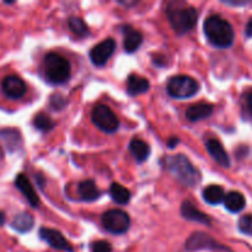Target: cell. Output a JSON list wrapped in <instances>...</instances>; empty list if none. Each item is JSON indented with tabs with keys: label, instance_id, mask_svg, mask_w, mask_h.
<instances>
[{
	"label": "cell",
	"instance_id": "obj_14",
	"mask_svg": "<svg viewBox=\"0 0 252 252\" xmlns=\"http://www.w3.org/2000/svg\"><path fill=\"white\" fill-rule=\"evenodd\" d=\"M213 113V106L207 102H199L192 105L187 108L186 117L191 122H198V121L206 120Z\"/></svg>",
	"mask_w": 252,
	"mask_h": 252
},
{
	"label": "cell",
	"instance_id": "obj_13",
	"mask_svg": "<svg viewBox=\"0 0 252 252\" xmlns=\"http://www.w3.org/2000/svg\"><path fill=\"white\" fill-rule=\"evenodd\" d=\"M207 150L211 154V157L216 160V162L218 165H220L221 167H225L228 169L230 166V158H229L228 153L225 152L224 147L221 145V143L217 139H209L207 140Z\"/></svg>",
	"mask_w": 252,
	"mask_h": 252
},
{
	"label": "cell",
	"instance_id": "obj_24",
	"mask_svg": "<svg viewBox=\"0 0 252 252\" xmlns=\"http://www.w3.org/2000/svg\"><path fill=\"white\" fill-rule=\"evenodd\" d=\"M69 27H70L71 32L78 37H80V38L86 37L89 34L88 25L80 17H70L69 19Z\"/></svg>",
	"mask_w": 252,
	"mask_h": 252
},
{
	"label": "cell",
	"instance_id": "obj_26",
	"mask_svg": "<svg viewBox=\"0 0 252 252\" xmlns=\"http://www.w3.org/2000/svg\"><path fill=\"white\" fill-rule=\"evenodd\" d=\"M239 230L245 235L252 236V214H246L239 219Z\"/></svg>",
	"mask_w": 252,
	"mask_h": 252
},
{
	"label": "cell",
	"instance_id": "obj_17",
	"mask_svg": "<svg viewBox=\"0 0 252 252\" xmlns=\"http://www.w3.org/2000/svg\"><path fill=\"white\" fill-rule=\"evenodd\" d=\"M78 193L83 201L93 202L100 197V191L93 180H85L78 185Z\"/></svg>",
	"mask_w": 252,
	"mask_h": 252
},
{
	"label": "cell",
	"instance_id": "obj_6",
	"mask_svg": "<svg viewBox=\"0 0 252 252\" xmlns=\"http://www.w3.org/2000/svg\"><path fill=\"white\" fill-rule=\"evenodd\" d=\"M93 122L106 133H113L118 129L120 121L112 110L106 105H97L93 110Z\"/></svg>",
	"mask_w": 252,
	"mask_h": 252
},
{
	"label": "cell",
	"instance_id": "obj_31",
	"mask_svg": "<svg viewBox=\"0 0 252 252\" xmlns=\"http://www.w3.org/2000/svg\"><path fill=\"white\" fill-rule=\"evenodd\" d=\"M5 223V214L2 212H0V226Z\"/></svg>",
	"mask_w": 252,
	"mask_h": 252
},
{
	"label": "cell",
	"instance_id": "obj_7",
	"mask_svg": "<svg viewBox=\"0 0 252 252\" xmlns=\"http://www.w3.org/2000/svg\"><path fill=\"white\" fill-rule=\"evenodd\" d=\"M102 224L107 231L120 235V234H125L129 229L130 219L126 212L120 211V209H111L103 213Z\"/></svg>",
	"mask_w": 252,
	"mask_h": 252
},
{
	"label": "cell",
	"instance_id": "obj_16",
	"mask_svg": "<svg viewBox=\"0 0 252 252\" xmlns=\"http://www.w3.org/2000/svg\"><path fill=\"white\" fill-rule=\"evenodd\" d=\"M150 83L148 79L139 75H129L127 79V91L130 96H137L140 94H144L149 90Z\"/></svg>",
	"mask_w": 252,
	"mask_h": 252
},
{
	"label": "cell",
	"instance_id": "obj_28",
	"mask_svg": "<svg viewBox=\"0 0 252 252\" xmlns=\"http://www.w3.org/2000/svg\"><path fill=\"white\" fill-rule=\"evenodd\" d=\"M246 106H248V110L250 111V113L252 115V90L249 91L248 94H246Z\"/></svg>",
	"mask_w": 252,
	"mask_h": 252
},
{
	"label": "cell",
	"instance_id": "obj_12",
	"mask_svg": "<svg viewBox=\"0 0 252 252\" xmlns=\"http://www.w3.org/2000/svg\"><path fill=\"white\" fill-rule=\"evenodd\" d=\"M15 185H16L17 189L21 192L25 196V198L27 199L30 204H31L33 208H37L39 206V198L37 196L36 191H34L33 186L30 182L29 177L24 174H19L16 176V180H15Z\"/></svg>",
	"mask_w": 252,
	"mask_h": 252
},
{
	"label": "cell",
	"instance_id": "obj_21",
	"mask_svg": "<svg viewBox=\"0 0 252 252\" xmlns=\"http://www.w3.org/2000/svg\"><path fill=\"white\" fill-rule=\"evenodd\" d=\"M34 224V219L31 214L26 213V212H22V213H19L12 220L11 225L12 228L15 229L19 233H27L32 229Z\"/></svg>",
	"mask_w": 252,
	"mask_h": 252
},
{
	"label": "cell",
	"instance_id": "obj_27",
	"mask_svg": "<svg viewBox=\"0 0 252 252\" xmlns=\"http://www.w3.org/2000/svg\"><path fill=\"white\" fill-rule=\"evenodd\" d=\"M91 252H112V246L105 240H98L91 245Z\"/></svg>",
	"mask_w": 252,
	"mask_h": 252
},
{
	"label": "cell",
	"instance_id": "obj_15",
	"mask_svg": "<svg viewBox=\"0 0 252 252\" xmlns=\"http://www.w3.org/2000/svg\"><path fill=\"white\" fill-rule=\"evenodd\" d=\"M181 214L185 219L197 221V223L204 224V225H211V218L207 214L202 213L199 209H197L191 202L185 201L181 206Z\"/></svg>",
	"mask_w": 252,
	"mask_h": 252
},
{
	"label": "cell",
	"instance_id": "obj_2",
	"mask_svg": "<svg viewBox=\"0 0 252 252\" xmlns=\"http://www.w3.org/2000/svg\"><path fill=\"white\" fill-rule=\"evenodd\" d=\"M165 166L185 186L193 187L201 182V172L185 155L179 154L175 157H167L165 159Z\"/></svg>",
	"mask_w": 252,
	"mask_h": 252
},
{
	"label": "cell",
	"instance_id": "obj_30",
	"mask_svg": "<svg viewBox=\"0 0 252 252\" xmlns=\"http://www.w3.org/2000/svg\"><path fill=\"white\" fill-rule=\"evenodd\" d=\"M179 142H180L179 138H172V139L170 140V142L167 143V144H169V147H170V148H174L175 145H176L177 143H179Z\"/></svg>",
	"mask_w": 252,
	"mask_h": 252
},
{
	"label": "cell",
	"instance_id": "obj_25",
	"mask_svg": "<svg viewBox=\"0 0 252 252\" xmlns=\"http://www.w3.org/2000/svg\"><path fill=\"white\" fill-rule=\"evenodd\" d=\"M33 125L34 127L38 130H41V132H49V130L53 129L56 123L53 122V120H52L49 116L44 115V113H38V115L34 117Z\"/></svg>",
	"mask_w": 252,
	"mask_h": 252
},
{
	"label": "cell",
	"instance_id": "obj_1",
	"mask_svg": "<svg viewBox=\"0 0 252 252\" xmlns=\"http://www.w3.org/2000/svg\"><path fill=\"white\" fill-rule=\"evenodd\" d=\"M204 33L213 46L228 48L234 43V30L228 20L220 15H212L204 22Z\"/></svg>",
	"mask_w": 252,
	"mask_h": 252
},
{
	"label": "cell",
	"instance_id": "obj_5",
	"mask_svg": "<svg viewBox=\"0 0 252 252\" xmlns=\"http://www.w3.org/2000/svg\"><path fill=\"white\" fill-rule=\"evenodd\" d=\"M199 85L189 75L172 76L167 83V93L175 98H189L198 93Z\"/></svg>",
	"mask_w": 252,
	"mask_h": 252
},
{
	"label": "cell",
	"instance_id": "obj_3",
	"mask_svg": "<svg viewBox=\"0 0 252 252\" xmlns=\"http://www.w3.org/2000/svg\"><path fill=\"white\" fill-rule=\"evenodd\" d=\"M166 14L172 29L179 34L191 31L198 20L197 10L187 4H170L166 9Z\"/></svg>",
	"mask_w": 252,
	"mask_h": 252
},
{
	"label": "cell",
	"instance_id": "obj_20",
	"mask_svg": "<svg viewBox=\"0 0 252 252\" xmlns=\"http://www.w3.org/2000/svg\"><path fill=\"white\" fill-rule=\"evenodd\" d=\"M129 150L138 162L145 161V160L149 158V154H150L149 145H148L144 140L137 139V138L130 142Z\"/></svg>",
	"mask_w": 252,
	"mask_h": 252
},
{
	"label": "cell",
	"instance_id": "obj_10",
	"mask_svg": "<svg viewBox=\"0 0 252 252\" xmlns=\"http://www.w3.org/2000/svg\"><path fill=\"white\" fill-rule=\"evenodd\" d=\"M186 249L189 251H197V250H203V249H208V250H224V246L220 244L217 243L214 239L211 236L207 235L204 233H194L192 234L186 241Z\"/></svg>",
	"mask_w": 252,
	"mask_h": 252
},
{
	"label": "cell",
	"instance_id": "obj_11",
	"mask_svg": "<svg viewBox=\"0 0 252 252\" xmlns=\"http://www.w3.org/2000/svg\"><path fill=\"white\" fill-rule=\"evenodd\" d=\"M1 90L9 98H21L26 94V84L16 75H7L1 81Z\"/></svg>",
	"mask_w": 252,
	"mask_h": 252
},
{
	"label": "cell",
	"instance_id": "obj_29",
	"mask_svg": "<svg viewBox=\"0 0 252 252\" xmlns=\"http://www.w3.org/2000/svg\"><path fill=\"white\" fill-rule=\"evenodd\" d=\"M245 33H246V37H249V38H251V37H252V17L250 20H249L248 25H246Z\"/></svg>",
	"mask_w": 252,
	"mask_h": 252
},
{
	"label": "cell",
	"instance_id": "obj_18",
	"mask_svg": "<svg viewBox=\"0 0 252 252\" xmlns=\"http://www.w3.org/2000/svg\"><path fill=\"white\" fill-rule=\"evenodd\" d=\"M245 204H246L245 197H244L243 193H240V192L231 191L225 194V198H224V206H225V208L228 209L229 212L238 213V212L243 211Z\"/></svg>",
	"mask_w": 252,
	"mask_h": 252
},
{
	"label": "cell",
	"instance_id": "obj_9",
	"mask_svg": "<svg viewBox=\"0 0 252 252\" xmlns=\"http://www.w3.org/2000/svg\"><path fill=\"white\" fill-rule=\"evenodd\" d=\"M39 236L42 240L46 241L49 246H52L56 250L65 251V252H73L74 249L71 244L66 240L63 236V234L59 233L58 230L48 228H41L39 229Z\"/></svg>",
	"mask_w": 252,
	"mask_h": 252
},
{
	"label": "cell",
	"instance_id": "obj_8",
	"mask_svg": "<svg viewBox=\"0 0 252 252\" xmlns=\"http://www.w3.org/2000/svg\"><path fill=\"white\" fill-rule=\"evenodd\" d=\"M116 49V42L112 38H106L96 44L90 52V59L95 65H105Z\"/></svg>",
	"mask_w": 252,
	"mask_h": 252
},
{
	"label": "cell",
	"instance_id": "obj_23",
	"mask_svg": "<svg viewBox=\"0 0 252 252\" xmlns=\"http://www.w3.org/2000/svg\"><path fill=\"white\" fill-rule=\"evenodd\" d=\"M110 194L113 201L118 204H127L130 201L129 189L120 184H112L110 187Z\"/></svg>",
	"mask_w": 252,
	"mask_h": 252
},
{
	"label": "cell",
	"instance_id": "obj_19",
	"mask_svg": "<svg viewBox=\"0 0 252 252\" xmlns=\"http://www.w3.org/2000/svg\"><path fill=\"white\" fill-rule=\"evenodd\" d=\"M125 49L127 53H133L138 51L143 42V36L139 31L127 27L125 30Z\"/></svg>",
	"mask_w": 252,
	"mask_h": 252
},
{
	"label": "cell",
	"instance_id": "obj_4",
	"mask_svg": "<svg viewBox=\"0 0 252 252\" xmlns=\"http://www.w3.org/2000/svg\"><path fill=\"white\" fill-rule=\"evenodd\" d=\"M46 78L52 84L66 83L70 78V63L58 53H48L43 61Z\"/></svg>",
	"mask_w": 252,
	"mask_h": 252
},
{
	"label": "cell",
	"instance_id": "obj_22",
	"mask_svg": "<svg viewBox=\"0 0 252 252\" xmlns=\"http://www.w3.org/2000/svg\"><path fill=\"white\" fill-rule=\"evenodd\" d=\"M203 198L207 203L209 204H219L220 202H224L225 198V192L218 185H211V186L206 187L203 191Z\"/></svg>",
	"mask_w": 252,
	"mask_h": 252
}]
</instances>
